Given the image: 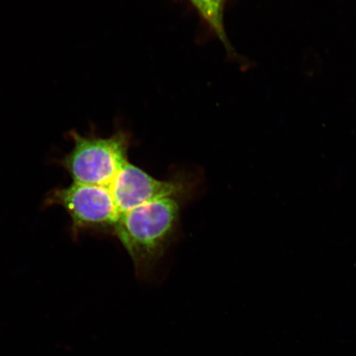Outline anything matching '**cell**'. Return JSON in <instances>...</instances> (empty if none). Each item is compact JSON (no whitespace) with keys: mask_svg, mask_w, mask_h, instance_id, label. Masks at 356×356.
<instances>
[{"mask_svg":"<svg viewBox=\"0 0 356 356\" xmlns=\"http://www.w3.org/2000/svg\"><path fill=\"white\" fill-rule=\"evenodd\" d=\"M188 1L193 4L199 15L207 22L221 41L229 47V42L226 38L224 24L216 17L210 3H209V0H188Z\"/></svg>","mask_w":356,"mask_h":356,"instance_id":"5b68a950","label":"cell"},{"mask_svg":"<svg viewBox=\"0 0 356 356\" xmlns=\"http://www.w3.org/2000/svg\"><path fill=\"white\" fill-rule=\"evenodd\" d=\"M181 185L175 180L157 179L128 161L118 172L108 188L122 216L155 200L178 197L182 193Z\"/></svg>","mask_w":356,"mask_h":356,"instance_id":"277c9868","label":"cell"},{"mask_svg":"<svg viewBox=\"0 0 356 356\" xmlns=\"http://www.w3.org/2000/svg\"><path fill=\"white\" fill-rule=\"evenodd\" d=\"M53 200L68 211L77 228L114 230L120 213L108 188L74 184L56 191Z\"/></svg>","mask_w":356,"mask_h":356,"instance_id":"3957f363","label":"cell"},{"mask_svg":"<svg viewBox=\"0 0 356 356\" xmlns=\"http://www.w3.org/2000/svg\"><path fill=\"white\" fill-rule=\"evenodd\" d=\"M73 149L63 164L75 184L109 188L118 172L129 161L131 138L118 131L108 138L70 133Z\"/></svg>","mask_w":356,"mask_h":356,"instance_id":"7a4b0ae2","label":"cell"},{"mask_svg":"<svg viewBox=\"0 0 356 356\" xmlns=\"http://www.w3.org/2000/svg\"><path fill=\"white\" fill-rule=\"evenodd\" d=\"M179 212L177 197H167L142 204L120 217L113 232L140 274H145L163 254Z\"/></svg>","mask_w":356,"mask_h":356,"instance_id":"6da1fadb","label":"cell"},{"mask_svg":"<svg viewBox=\"0 0 356 356\" xmlns=\"http://www.w3.org/2000/svg\"><path fill=\"white\" fill-rule=\"evenodd\" d=\"M216 17L224 24V8L225 0H209Z\"/></svg>","mask_w":356,"mask_h":356,"instance_id":"8992f818","label":"cell"}]
</instances>
